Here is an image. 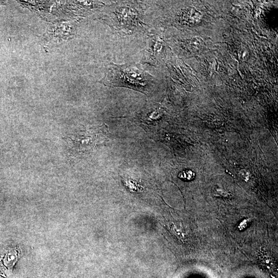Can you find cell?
<instances>
[{
    "mask_svg": "<svg viewBox=\"0 0 278 278\" xmlns=\"http://www.w3.org/2000/svg\"><path fill=\"white\" fill-rule=\"evenodd\" d=\"M18 253L15 249L6 250L0 256V267L6 271L11 270L18 260Z\"/></svg>",
    "mask_w": 278,
    "mask_h": 278,
    "instance_id": "cell-4",
    "label": "cell"
},
{
    "mask_svg": "<svg viewBox=\"0 0 278 278\" xmlns=\"http://www.w3.org/2000/svg\"><path fill=\"white\" fill-rule=\"evenodd\" d=\"M102 82L107 86L126 87L148 95L153 91V76L135 63H110Z\"/></svg>",
    "mask_w": 278,
    "mask_h": 278,
    "instance_id": "cell-2",
    "label": "cell"
},
{
    "mask_svg": "<svg viewBox=\"0 0 278 278\" xmlns=\"http://www.w3.org/2000/svg\"><path fill=\"white\" fill-rule=\"evenodd\" d=\"M160 47V38L155 35H152L148 39L145 49L144 50L141 60L142 62L151 66L155 65Z\"/></svg>",
    "mask_w": 278,
    "mask_h": 278,
    "instance_id": "cell-3",
    "label": "cell"
},
{
    "mask_svg": "<svg viewBox=\"0 0 278 278\" xmlns=\"http://www.w3.org/2000/svg\"><path fill=\"white\" fill-rule=\"evenodd\" d=\"M144 13L142 6L138 3L118 2L110 6L102 19L120 35L131 36L147 31Z\"/></svg>",
    "mask_w": 278,
    "mask_h": 278,
    "instance_id": "cell-1",
    "label": "cell"
}]
</instances>
